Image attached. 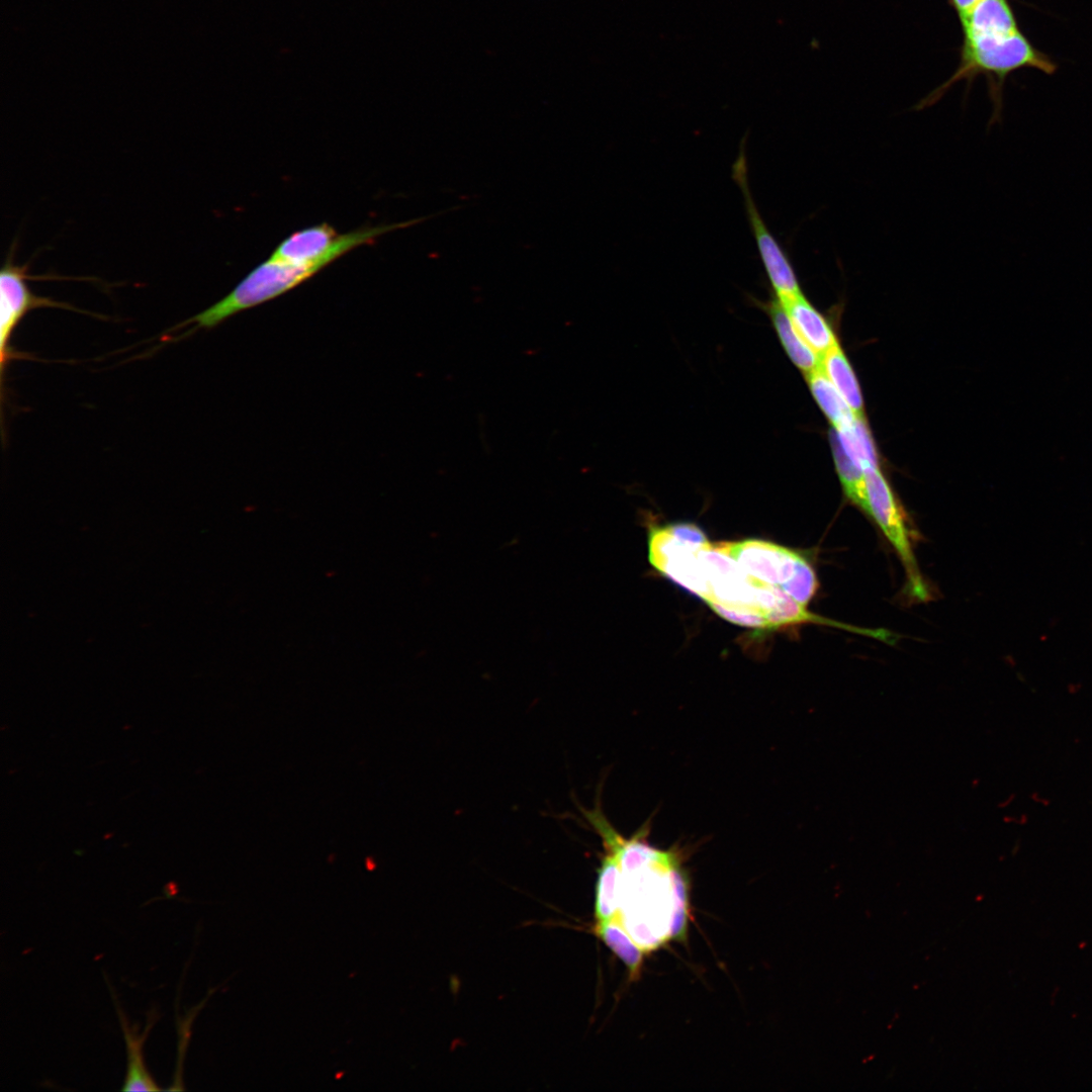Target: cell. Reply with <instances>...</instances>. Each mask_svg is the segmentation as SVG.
Masks as SVG:
<instances>
[{
    "label": "cell",
    "mask_w": 1092,
    "mask_h": 1092,
    "mask_svg": "<svg viewBox=\"0 0 1092 1092\" xmlns=\"http://www.w3.org/2000/svg\"><path fill=\"white\" fill-rule=\"evenodd\" d=\"M600 836L603 847L616 857L621 872V908L618 920L636 943L652 950L671 939L670 929H687L689 890L678 848L650 844L647 825L631 837L622 835L604 814L600 802L579 808Z\"/></svg>",
    "instance_id": "6da1fadb"
},
{
    "label": "cell",
    "mask_w": 1092,
    "mask_h": 1092,
    "mask_svg": "<svg viewBox=\"0 0 1092 1092\" xmlns=\"http://www.w3.org/2000/svg\"><path fill=\"white\" fill-rule=\"evenodd\" d=\"M963 41L960 63L951 76L920 100L916 109L931 106L957 83L968 87L979 75L988 79L994 116L1002 108L1005 80L1012 72L1032 68L1054 74L1057 64L1037 50L1021 31L1008 0H981L959 18Z\"/></svg>",
    "instance_id": "7a4b0ae2"
},
{
    "label": "cell",
    "mask_w": 1092,
    "mask_h": 1092,
    "mask_svg": "<svg viewBox=\"0 0 1092 1092\" xmlns=\"http://www.w3.org/2000/svg\"><path fill=\"white\" fill-rule=\"evenodd\" d=\"M727 547L747 574L781 587L800 604L808 606L815 596V570L800 551L761 539L727 542Z\"/></svg>",
    "instance_id": "3957f363"
},
{
    "label": "cell",
    "mask_w": 1092,
    "mask_h": 1092,
    "mask_svg": "<svg viewBox=\"0 0 1092 1092\" xmlns=\"http://www.w3.org/2000/svg\"><path fill=\"white\" fill-rule=\"evenodd\" d=\"M423 219L425 217L390 224L362 226L344 234L338 233L328 222H321L289 235L277 245L270 258L313 268L320 272L354 249L374 244L379 237L411 226Z\"/></svg>",
    "instance_id": "277c9868"
},
{
    "label": "cell",
    "mask_w": 1092,
    "mask_h": 1092,
    "mask_svg": "<svg viewBox=\"0 0 1092 1092\" xmlns=\"http://www.w3.org/2000/svg\"><path fill=\"white\" fill-rule=\"evenodd\" d=\"M870 518L883 531L897 551L905 568L907 590L921 602L929 599V593L919 571L902 510L879 466L863 470Z\"/></svg>",
    "instance_id": "5b68a950"
},
{
    "label": "cell",
    "mask_w": 1092,
    "mask_h": 1092,
    "mask_svg": "<svg viewBox=\"0 0 1092 1092\" xmlns=\"http://www.w3.org/2000/svg\"><path fill=\"white\" fill-rule=\"evenodd\" d=\"M16 243L10 247L0 272V366L3 377L5 366L16 356L10 345L12 334L24 315L35 308L57 307L78 310L74 306L48 296L35 294L27 285L28 263L14 262ZM80 311V310H78Z\"/></svg>",
    "instance_id": "8992f818"
},
{
    "label": "cell",
    "mask_w": 1092,
    "mask_h": 1092,
    "mask_svg": "<svg viewBox=\"0 0 1092 1092\" xmlns=\"http://www.w3.org/2000/svg\"><path fill=\"white\" fill-rule=\"evenodd\" d=\"M732 173L742 192L757 251L777 298L784 300L800 295L801 288L790 258L767 229L751 195L747 179L746 157L742 147L733 165Z\"/></svg>",
    "instance_id": "52a82bcc"
},
{
    "label": "cell",
    "mask_w": 1092,
    "mask_h": 1092,
    "mask_svg": "<svg viewBox=\"0 0 1092 1092\" xmlns=\"http://www.w3.org/2000/svg\"><path fill=\"white\" fill-rule=\"evenodd\" d=\"M110 990L118 1020L123 1032L126 1052H127V1071L125 1075L123 1091H160L161 1088L157 1086L150 1073L148 1072L143 1059V1045L148 1036L149 1031L154 1026L156 1021L160 1018V1014L154 1008L150 1009L147 1013V1025L142 1033H138L135 1026H130L126 1017L124 1016L118 1001L115 998L111 986L107 982Z\"/></svg>",
    "instance_id": "ba28073f"
},
{
    "label": "cell",
    "mask_w": 1092,
    "mask_h": 1092,
    "mask_svg": "<svg viewBox=\"0 0 1092 1092\" xmlns=\"http://www.w3.org/2000/svg\"><path fill=\"white\" fill-rule=\"evenodd\" d=\"M779 301L795 329L820 357L838 344L827 321L802 293Z\"/></svg>",
    "instance_id": "9c48e42d"
},
{
    "label": "cell",
    "mask_w": 1092,
    "mask_h": 1092,
    "mask_svg": "<svg viewBox=\"0 0 1092 1092\" xmlns=\"http://www.w3.org/2000/svg\"><path fill=\"white\" fill-rule=\"evenodd\" d=\"M621 908V872L614 854L603 847L595 897L597 922L618 918Z\"/></svg>",
    "instance_id": "30bf717a"
},
{
    "label": "cell",
    "mask_w": 1092,
    "mask_h": 1092,
    "mask_svg": "<svg viewBox=\"0 0 1092 1092\" xmlns=\"http://www.w3.org/2000/svg\"><path fill=\"white\" fill-rule=\"evenodd\" d=\"M768 311L779 338L793 363L807 374L817 369L820 366L821 357L801 337L778 299L769 304Z\"/></svg>",
    "instance_id": "8fae6325"
},
{
    "label": "cell",
    "mask_w": 1092,
    "mask_h": 1092,
    "mask_svg": "<svg viewBox=\"0 0 1092 1092\" xmlns=\"http://www.w3.org/2000/svg\"><path fill=\"white\" fill-rule=\"evenodd\" d=\"M820 368L856 417H863V400L858 381L838 344L821 356Z\"/></svg>",
    "instance_id": "7c38bea8"
},
{
    "label": "cell",
    "mask_w": 1092,
    "mask_h": 1092,
    "mask_svg": "<svg viewBox=\"0 0 1092 1092\" xmlns=\"http://www.w3.org/2000/svg\"><path fill=\"white\" fill-rule=\"evenodd\" d=\"M808 383L818 405L835 429L850 424L856 418L820 366L808 373Z\"/></svg>",
    "instance_id": "4fadbf2b"
},
{
    "label": "cell",
    "mask_w": 1092,
    "mask_h": 1092,
    "mask_svg": "<svg viewBox=\"0 0 1092 1092\" xmlns=\"http://www.w3.org/2000/svg\"><path fill=\"white\" fill-rule=\"evenodd\" d=\"M834 433L844 452L862 470L879 466L877 451L863 417H856L850 424L834 428Z\"/></svg>",
    "instance_id": "5bb4252c"
},
{
    "label": "cell",
    "mask_w": 1092,
    "mask_h": 1092,
    "mask_svg": "<svg viewBox=\"0 0 1092 1092\" xmlns=\"http://www.w3.org/2000/svg\"><path fill=\"white\" fill-rule=\"evenodd\" d=\"M598 937L625 964L631 975L638 973L644 950L636 943L621 922L616 919L597 922Z\"/></svg>",
    "instance_id": "9a60e30c"
},
{
    "label": "cell",
    "mask_w": 1092,
    "mask_h": 1092,
    "mask_svg": "<svg viewBox=\"0 0 1092 1092\" xmlns=\"http://www.w3.org/2000/svg\"><path fill=\"white\" fill-rule=\"evenodd\" d=\"M831 445L836 469L845 494L852 504L870 518L863 470L841 448L834 431L831 435Z\"/></svg>",
    "instance_id": "2e32d148"
},
{
    "label": "cell",
    "mask_w": 1092,
    "mask_h": 1092,
    "mask_svg": "<svg viewBox=\"0 0 1092 1092\" xmlns=\"http://www.w3.org/2000/svg\"><path fill=\"white\" fill-rule=\"evenodd\" d=\"M956 12L958 18L966 14L971 8H973L981 0H947Z\"/></svg>",
    "instance_id": "e0dca14e"
}]
</instances>
